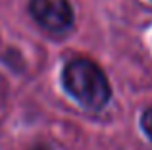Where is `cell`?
<instances>
[{
    "mask_svg": "<svg viewBox=\"0 0 152 150\" xmlns=\"http://www.w3.org/2000/svg\"><path fill=\"white\" fill-rule=\"evenodd\" d=\"M62 81L67 92L91 110L106 106L112 96L110 83L102 69L85 58H75L67 62L62 73Z\"/></svg>",
    "mask_w": 152,
    "mask_h": 150,
    "instance_id": "1",
    "label": "cell"
},
{
    "mask_svg": "<svg viewBox=\"0 0 152 150\" xmlns=\"http://www.w3.org/2000/svg\"><path fill=\"white\" fill-rule=\"evenodd\" d=\"M29 10L35 21L50 33H66L73 25V10L67 0H31Z\"/></svg>",
    "mask_w": 152,
    "mask_h": 150,
    "instance_id": "2",
    "label": "cell"
},
{
    "mask_svg": "<svg viewBox=\"0 0 152 150\" xmlns=\"http://www.w3.org/2000/svg\"><path fill=\"white\" fill-rule=\"evenodd\" d=\"M141 125H142L145 133L150 137V141H152V108H148L145 114H142V117H141Z\"/></svg>",
    "mask_w": 152,
    "mask_h": 150,
    "instance_id": "3",
    "label": "cell"
},
{
    "mask_svg": "<svg viewBox=\"0 0 152 150\" xmlns=\"http://www.w3.org/2000/svg\"><path fill=\"white\" fill-rule=\"evenodd\" d=\"M33 150H48V148H46V146H42V144H41V146H35Z\"/></svg>",
    "mask_w": 152,
    "mask_h": 150,
    "instance_id": "4",
    "label": "cell"
}]
</instances>
